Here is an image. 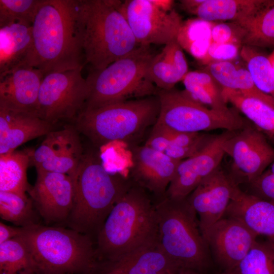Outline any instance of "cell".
Masks as SVG:
<instances>
[{"instance_id": "obj_42", "label": "cell", "mask_w": 274, "mask_h": 274, "mask_svg": "<svg viewBox=\"0 0 274 274\" xmlns=\"http://www.w3.org/2000/svg\"><path fill=\"white\" fill-rule=\"evenodd\" d=\"M268 58L274 73V47L272 52L268 56Z\"/></svg>"}, {"instance_id": "obj_29", "label": "cell", "mask_w": 274, "mask_h": 274, "mask_svg": "<svg viewBox=\"0 0 274 274\" xmlns=\"http://www.w3.org/2000/svg\"><path fill=\"white\" fill-rule=\"evenodd\" d=\"M30 163V149L0 155V191L26 194L30 187L27 179Z\"/></svg>"}, {"instance_id": "obj_37", "label": "cell", "mask_w": 274, "mask_h": 274, "mask_svg": "<svg viewBox=\"0 0 274 274\" xmlns=\"http://www.w3.org/2000/svg\"><path fill=\"white\" fill-rule=\"evenodd\" d=\"M248 186V193L274 203V160Z\"/></svg>"}, {"instance_id": "obj_23", "label": "cell", "mask_w": 274, "mask_h": 274, "mask_svg": "<svg viewBox=\"0 0 274 274\" xmlns=\"http://www.w3.org/2000/svg\"><path fill=\"white\" fill-rule=\"evenodd\" d=\"M180 273L158 244L101 265L98 274Z\"/></svg>"}, {"instance_id": "obj_28", "label": "cell", "mask_w": 274, "mask_h": 274, "mask_svg": "<svg viewBox=\"0 0 274 274\" xmlns=\"http://www.w3.org/2000/svg\"><path fill=\"white\" fill-rule=\"evenodd\" d=\"M213 135L178 131L155 124L145 145L172 158L184 147L206 143Z\"/></svg>"}, {"instance_id": "obj_4", "label": "cell", "mask_w": 274, "mask_h": 274, "mask_svg": "<svg viewBox=\"0 0 274 274\" xmlns=\"http://www.w3.org/2000/svg\"><path fill=\"white\" fill-rule=\"evenodd\" d=\"M77 0H41L32 24L33 66L45 74L85 65L77 36Z\"/></svg>"}, {"instance_id": "obj_27", "label": "cell", "mask_w": 274, "mask_h": 274, "mask_svg": "<svg viewBox=\"0 0 274 274\" xmlns=\"http://www.w3.org/2000/svg\"><path fill=\"white\" fill-rule=\"evenodd\" d=\"M207 70L223 89L240 91L274 107V99L256 87L248 69L238 67L231 61H215L208 64Z\"/></svg>"}, {"instance_id": "obj_34", "label": "cell", "mask_w": 274, "mask_h": 274, "mask_svg": "<svg viewBox=\"0 0 274 274\" xmlns=\"http://www.w3.org/2000/svg\"><path fill=\"white\" fill-rule=\"evenodd\" d=\"M240 55L256 87L274 99V73L268 56L246 45L242 47Z\"/></svg>"}, {"instance_id": "obj_2", "label": "cell", "mask_w": 274, "mask_h": 274, "mask_svg": "<svg viewBox=\"0 0 274 274\" xmlns=\"http://www.w3.org/2000/svg\"><path fill=\"white\" fill-rule=\"evenodd\" d=\"M71 178L73 205L64 227L89 235L95 241L112 208L133 182L120 174L108 172L92 149L84 150Z\"/></svg>"}, {"instance_id": "obj_8", "label": "cell", "mask_w": 274, "mask_h": 274, "mask_svg": "<svg viewBox=\"0 0 274 274\" xmlns=\"http://www.w3.org/2000/svg\"><path fill=\"white\" fill-rule=\"evenodd\" d=\"M156 54L151 46L141 45L102 70H90L86 79L89 92L83 110L156 95L157 88L146 78Z\"/></svg>"}, {"instance_id": "obj_15", "label": "cell", "mask_w": 274, "mask_h": 274, "mask_svg": "<svg viewBox=\"0 0 274 274\" xmlns=\"http://www.w3.org/2000/svg\"><path fill=\"white\" fill-rule=\"evenodd\" d=\"M202 235L222 271L235 266L258 236L243 222L231 217H223Z\"/></svg>"}, {"instance_id": "obj_25", "label": "cell", "mask_w": 274, "mask_h": 274, "mask_svg": "<svg viewBox=\"0 0 274 274\" xmlns=\"http://www.w3.org/2000/svg\"><path fill=\"white\" fill-rule=\"evenodd\" d=\"M188 72L182 48L175 40L155 55L148 67L146 78L158 89L169 90L182 81Z\"/></svg>"}, {"instance_id": "obj_5", "label": "cell", "mask_w": 274, "mask_h": 274, "mask_svg": "<svg viewBox=\"0 0 274 274\" xmlns=\"http://www.w3.org/2000/svg\"><path fill=\"white\" fill-rule=\"evenodd\" d=\"M33 258L37 274H98L100 263L91 236L60 226L35 224L20 236Z\"/></svg>"}, {"instance_id": "obj_39", "label": "cell", "mask_w": 274, "mask_h": 274, "mask_svg": "<svg viewBox=\"0 0 274 274\" xmlns=\"http://www.w3.org/2000/svg\"><path fill=\"white\" fill-rule=\"evenodd\" d=\"M240 44L229 43H217L212 42L208 54L202 62L207 65L215 61H231L240 53Z\"/></svg>"}, {"instance_id": "obj_31", "label": "cell", "mask_w": 274, "mask_h": 274, "mask_svg": "<svg viewBox=\"0 0 274 274\" xmlns=\"http://www.w3.org/2000/svg\"><path fill=\"white\" fill-rule=\"evenodd\" d=\"M0 274H37L31 253L20 236L0 244Z\"/></svg>"}, {"instance_id": "obj_17", "label": "cell", "mask_w": 274, "mask_h": 274, "mask_svg": "<svg viewBox=\"0 0 274 274\" xmlns=\"http://www.w3.org/2000/svg\"><path fill=\"white\" fill-rule=\"evenodd\" d=\"M236 185L220 166L187 197L196 215L202 234L223 218Z\"/></svg>"}, {"instance_id": "obj_36", "label": "cell", "mask_w": 274, "mask_h": 274, "mask_svg": "<svg viewBox=\"0 0 274 274\" xmlns=\"http://www.w3.org/2000/svg\"><path fill=\"white\" fill-rule=\"evenodd\" d=\"M215 23L209 22L198 18L183 22L179 30L177 41L185 50L193 42L211 39L212 29ZM212 40V39H211Z\"/></svg>"}, {"instance_id": "obj_10", "label": "cell", "mask_w": 274, "mask_h": 274, "mask_svg": "<svg viewBox=\"0 0 274 274\" xmlns=\"http://www.w3.org/2000/svg\"><path fill=\"white\" fill-rule=\"evenodd\" d=\"M83 66L46 74L40 86L37 114L56 126L60 122L71 123L83 110L88 95Z\"/></svg>"}, {"instance_id": "obj_18", "label": "cell", "mask_w": 274, "mask_h": 274, "mask_svg": "<svg viewBox=\"0 0 274 274\" xmlns=\"http://www.w3.org/2000/svg\"><path fill=\"white\" fill-rule=\"evenodd\" d=\"M131 154L132 182L160 198L164 197L180 161L145 145L133 147Z\"/></svg>"}, {"instance_id": "obj_38", "label": "cell", "mask_w": 274, "mask_h": 274, "mask_svg": "<svg viewBox=\"0 0 274 274\" xmlns=\"http://www.w3.org/2000/svg\"><path fill=\"white\" fill-rule=\"evenodd\" d=\"M242 28L234 23H215L212 29V42L217 43H233L242 44Z\"/></svg>"}, {"instance_id": "obj_12", "label": "cell", "mask_w": 274, "mask_h": 274, "mask_svg": "<svg viewBox=\"0 0 274 274\" xmlns=\"http://www.w3.org/2000/svg\"><path fill=\"white\" fill-rule=\"evenodd\" d=\"M231 158L228 175L237 186L248 185L257 179L274 160V147L254 126L231 131L222 145Z\"/></svg>"}, {"instance_id": "obj_9", "label": "cell", "mask_w": 274, "mask_h": 274, "mask_svg": "<svg viewBox=\"0 0 274 274\" xmlns=\"http://www.w3.org/2000/svg\"><path fill=\"white\" fill-rule=\"evenodd\" d=\"M156 95L160 111L156 124L173 130L188 133L217 129L233 131L248 125L235 111L224 113L207 108L193 100L185 91L157 88Z\"/></svg>"}, {"instance_id": "obj_19", "label": "cell", "mask_w": 274, "mask_h": 274, "mask_svg": "<svg viewBox=\"0 0 274 274\" xmlns=\"http://www.w3.org/2000/svg\"><path fill=\"white\" fill-rule=\"evenodd\" d=\"M44 76L41 70L28 65L0 74V107L37 114L39 93Z\"/></svg>"}, {"instance_id": "obj_14", "label": "cell", "mask_w": 274, "mask_h": 274, "mask_svg": "<svg viewBox=\"0 0 274 274\" xmlns=\"http://www.w3.org/2000/svg\"><path fill=\"white\" fill-rule=\"evenodd\" d=\"M45 136L38 147L30 149V163L36 169L71 177L84 152L80 134L71 124L56 129Z\"/></svg>"}, {"instance_id": "obj_22", "label": "cell", "mask_w": 274, "mask_h": 274, "mask_svg": "<svg viewBox=\"0 0 274 274\" xmlns=\"http://www.w3.org/2000/svg\"><path fill=\"white\" fill-rule=\"evenodd\" d=\"M32 24L15 21L0 26V74L22 65L33 66Z\"/></svg>"}, {"instance_id": "obj_43", "label": "cell", "mask_w": 274, "mask_h": 274, "mask_svg": "<svg viewBox=\"0 0 274 274\" xmlns=\"http://www.w3.org/2000/svg\"><path fill=\"white\" fill-rule=\"evenodd\" d=\"M175 274H190L188 273H175Z\"/></svg>"}, {"instance_id": "obj_20", "label": "cell", "mask_w": 274, "mask_h": 274, "mask_svg": "<svg viewBox=\"0 0 274 274\" xmlns=\"http://www.w3.org/2000/svg\"><path fill=\"white\" fill-rule=\"evenodd\" d=\"M56 129L36 113L0 107V155L15 151L26 142Z\"/></svg>"}, {"instance_id": "obj_7", "label": "cell", "mask_w": 274, "mask_h": 274, "mask_svg": "<svg viewBox=\"0 0 274 274\" xmlns=\"http://www.w3.org/2000/svg\"><path fill=\"white\" fill-rule=\"evenodd\" d=\"M160 111L157 95L83 110L71 123L97 148L139 136L156 123Z\"/></svg>"}, {"instance_id": "obj_3", "label": "cell", "mask_w": 274, "mask_h": 274, "mask_svg": "<svg viewBox=\"0 0 274 274\" xmlns=\"http://www.w3.org/2000/svg\"><path fill=\"white\" fill-rule=\"evenodd\" d=\"M119 0H77L76 27L85 64L99 71L140 46L118 9Z\"/></svg>"}, {"instance_id": "obj_40", "label": "cell", "mask_w": 274, "mask_h": 274, "mask_svg": "<svg viewBox=\"0 0 274 274\" xmlns=\"http://www.w3.org/2000/svg\"><path fill=\"white\" fill-rule=\"evenodd\" d=\"M212 43L211 39H203L190 44L186 50L196 59L202 62L206 58Z\"/></svg>"}, {"instance_id": "obj_16", "label": "cell", "mask_w": 274, "mask_h": 274, "mask_svg": "<svg viewBox=\"0 0 274 274\" xmlns=\"http://www.w3.org/2000/svg\"><path fill=\"white\" fill-rule=\"evenodd\" d=\"M231 131L213 138L197 153L181 160L164 196L187 197L207 177L220 166L225 152L222 145Z\"/></svg>"}, {"instance_id": "obj_32", "label": "cell", "mask_w": 274, "mask_h": 274, "mask_svg": "<svg viewBox=\"0 0 274 274\" xmlns=\"http://www.w3.org/2000/svg\"><path fill=\"white\" fill-rule=\"evenodd\" d=\"M220 274H274V241L257 239L235 266Z\"/></svg>"}, {"instance_id": "obj_35", "label": "cell", "mask_w": 274, "mask_h": 274, "mask_svg": "<svg viewBox=\"0 0 274 274\" xmlns=\"http://www.w3.org/2000/svg\"><path fill=\"white\" fill-rule=\"evenodd\" d=\"M41 0H0V26L15 21L32 24Z\"/></svg>"}, {"instance_id": "obj_13", "label": "cell", "mask_w": 274, "mask_h": 274, "mask_svg": "<svg viewBox=\"0 0 274 274\" xmlns=\"http://www.w3.org/2000/svg\"><path fill=\"white\" fill-rule=\"evenodd\" d=\"M33 186L27 192L46 225L65 226L74 201V185L68 175L36 169Z\"/></svg>"}, {"instance_id": "obj_24", "label": "cell", "mask_w": 274, "mask_h": 274, "mask_svg": "<svg viewBox=\"0 0 274 274\" xmlns=\"http://www.w3.org/2000/svg\"><path fill=\"white\" fill-rule=\"evenodd\" d=\"M274 0H203L190 13L209 22L231 20L239 26L251 20Z\"/></svg>"}, {"instance_id": "obj_30", "label": "cell", "mask_w": 274, "mask_h": 274, "mask_svg": "<svg viewBox=\"0 0 274 274\" xmlns=\"http://www.w3.org/2000/svg\"><path fill=\"white\" fill-rule=\"evenodd\" d=\"M0 216L23 228L40 223L31 198L27 194L13 192L0 191Z\"/></svg>"}, {"instance_id": "obj_41", "label": "cell", "mask_w": 274, "mask_h": 274, "mask_svg": "<svg viewBox=\"0 0 274 274\" xmlns=\"http://www.w3.org/2000/svg\"><path fill=\"white\" fill-rule=\"evenodd\" d=\"M23 228L13 227L0 222V244L21 235Z\"/></svg>"}, {"instance_id": "obj_11", "label": "cell", "mask_w": 274, "mask_h": 274, "mask_svg": "<svg viewBox=\"0 0 274 274\" xmlns=\"http://www.w3.org/2000/svg\"><path fill=\"white\" fill-rule=\"evenodd\" d=\"M173 3L168 0L119 1L118 9L140 45L165 46L177 40L183 23L172 9Z\"/></svg>"}, {"instance_id": "obj_21", "label": "cell", "mask_w": 274, "mask_h": 274, "mask_svg": "<svg viewBox=\"0 0 274 274\" xmlns=\"http://www.w3.org/2000/svg\"><path fill=\"white\" fill-rule=\"evenodd\" d=\"M225 215L240 220L258 235L274 241V203L236 186Z\"/></svg>"}, {"instance_id": "obj_26", "label": "cell", "mask_w": 274, "mask_h": 274, "mask_svg": "<svg viewBox=\"0 0 274 274\" xmlns=\"http://www.w3.org/2000/svg\"><path fill=\"white\" fill-rule=\"evenodd\" d=\"M221 92L226 102L232 104L274 144V107L238 91L223 88Z\"/></svg>"}, {"instance_id": "obj_33", "label": "cell", "mask_w": 274, "mask_h": 274, "mask_svg": "<svg viewBox=\"0 0 274 274\" xmlns=\"http://www.w3.org/2000/svg\"><path fill=\"white\" fill-rule=\"evenodd\" d=\"M240 27L243 31V45L253 47H274V1Z\"/></svg>"}, {"instance_id": "obj_1", "label": "cell", "mask_w": 274, "mask_h": 274, "mask_svg": "<svg viewBox=\"0 0 274 274\" xmlns=\"http://www.w3.org/2000/svg\"><path fill=\"white\" fill-rule=\"evenodd\" d=\"M158 244L155 204L147 191L133 183L97 234V257L102 265Z\"/></svg>"}, {"instance_id": "obj_6", "label": "cell", "mask_w": 274, "mask_h": 274, "mask_svg": "<svg viewBox=\"0 0 274 274\" xmlns=\"http://www.w3.org/2000/svg\"><path fill=\"white\" fill-rule=\"evenodd\" d=\"M158 245L181 273L198 274L210 265V250L187 197L164 196L155 204Z\"/></svg>"}]
</instances>
